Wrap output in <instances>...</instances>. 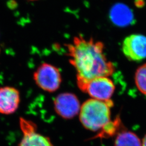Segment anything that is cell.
<instances>
[{"mask_svg": "<svg viewBox=\"0 0 146 146\" xmlns=\"http://www.w3.org/2000/svg\"><path fill=\"white\" fill-rule=\"evenodd\" d=\"M69 61L75 69L76 81L111 75L115 72L113 63L104 52V44L93 39H85L81 35L73 38L72 43L66 45Z\"/></svg>", "mask_w": 146, "mask_h": 146, "instance_id": "1", "label": "cell"}, {"mask_svg": "<svg viewBox=\"0 0 146 146\" xmlns=\"http://www.w3.org/2000/svg\"><path fill=\"white\" fill-rule=\"evenodd\" d=\"M113 106L111 100L103 101L90 99L81 106L79 119L81 124L89 131H102L111 121L110 108Z\"/></svg>", "mask_w": 146, "mask_h": 146, "instance_id": "2", "label": "cell"}, {"mask_svg": "<svg viewBox=\"0 0 146 146\" xmlns=\"http://www.w3.org/2000/svg\"><path fill=\"white\" fill-rule=\"evenodd\" d=\"M78 88L93 99L103 101L111 100L115 87L112 80L107 76H100L88 81H77Z\"/></svg>", "mask_w": 146, "mask_h": 146, "instance_id": "3", "label": "cell"}, {"mask_svg": "<svg viewBox=\"0 0 146 146\" xmlns=\"http://www.w3.org/2000/svg\"><path fill=\"white\" fill-rule=\"evenodd\" d=\"M33 78L37 86L48 93L57 91L62 82L59 69L48 63L41 64L34 73Z\"/></svg>", "mask_w": 146, "mask_h": 146, "instance_id": "4", "label": "cell"}, {"mask_svg": "<svg viewBox=\"0 0 146 146\" xmlns=\"http://www.w3.org/2000/svg\"><path fill=\"white\" fill-rule=\"evenodd\" d=\"M56 113L64 119H72L79 114L81 106L78 97L73 93L58 95L54 101Z\"/></svg>", "mask_w": 146, "mask_h": 146, "instance_id": "5", "label": "cell"}, {"mask_svg": "<svg viewBox=\"0 0 146 146\" xmlns=\"http://www.w3.org/2000/svg\"><path fill=\"white\" fill-rule=\"evenodd\" d=\"M122 52L129 60L140 61L146 58V36L133 34L127 37L122 44Z\"/></svg>", "mask_w": 146, "mask_h": 146, "instance_id": "6", "label": "cell"}, {"mask_svg": "<svg viewBox=\"0 0 146 146\" xmlns=\"http://www.w3.org/2000/svg\"><path fill=\"white\" fill-rule=\"evenodd\" d=\"M23 137L19 146H54L50 139L36 131V126L31 121L20 119Z\"/></svg>", "mask_w": 146, "mask_h": 146, "instance_id": "7", "label": "cell"}, {"mask_svg": "<svg viewBox=\"0 0 146 146\" xmlns=\"http://www.w3.org/2000/svg\"><path fill=\"white\" fill-rule=\"evenodd\" d=\"M20 95L19 91L13 87L0 88V113L10 115L14 113L19 107Z\"/></svg>", "mask_w": 146, "mask_h": 146, "instance_id": "8", "label": "cell"}, {"mask_svg": "<svg viewBox=\"0 0 146 146\" xmlns=\"http://www.w3.org/2000/svg\"><path fill=\"white\" fill-rule=\"evenodd\" d=\"M111 19L117 26L125 27L130 24L133 16L128 8L123 5H117L111 11Z\"/></svg>", "mask_w": 146, "mask_h": 146, "instance_id": "9", "label": "cell"}, {"mask_svg": "<svg viewBox=\"0 0 146 146\" xmlns=\"http://www.w3.org/2000/svg\"><path fill=\"white\" fill-rule=\"evenodd\" d=\"M114 146H142V142L134 133L123 130L117 134Z\"/></svg>", "mask_w": 146, "mask_h": 146, "instance_id": "10", "label": "cell"}, {"mask_svg": "<svg viewBox=\"0 0 146 146\" xmlns=\"http://www.w3.org/2000/svg\"><path fill=\"white\" fill-rule=\"evenodd\" d=\"M135 81L138 89L146 95V63L137 68L135 75Z\"/></svg>", "mask_w": 146, "mask_h": 146, "instance_id": "11", "label": "cell"}, {"mask_svg": "<svg viewBox=\"0 0 146 146\" xmlns=\"http://www.w3.org/2000/svg\"><path fill=\"white\" fill-rule=\"evenodd\" d=\"M142 146H146V134L142 141Z\"/></svg>", "mask_w": 146, "mask_h": 146, "instance_id": "12", "label": "cell"}, {"mask_svg": "<svg viewBox=\"0 0 146 146\" xmlns=\"http://www.w3.org/2000/svg\"><path fill=\"white\" fill-rule=\"evenodd\" d=\"M30 1H36V0H30Z\"/></svg>", "mask_w": 146, "mask_h": 146, "instance_id": "13", "label": "cell"}]
</instances>
